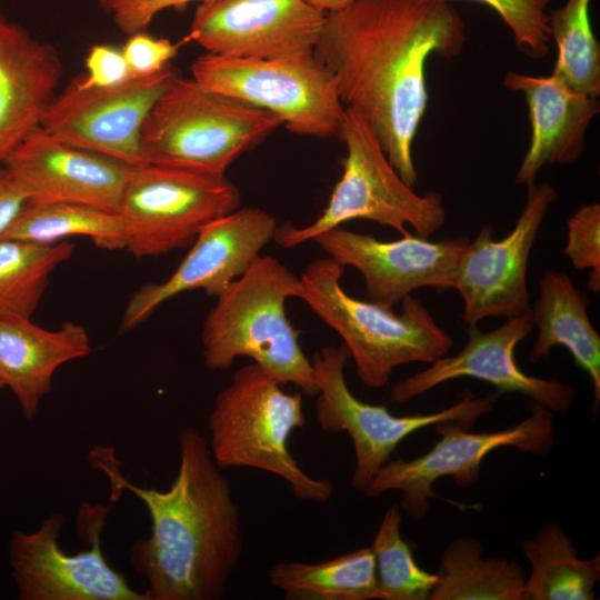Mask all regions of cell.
Masks as SVG:
<instances>
[{"instance_id":"7a4b0ae2","label":"cell","mask_w":600,"mask_h":600,"mask_svg":"<svg viewBox=\"0 0 600 600\" xmlns=\"http://www.w3.org/2000/svg\"><path fill=\"white\" fill-rule=\"evenodd\" d=\"M179 457L166 491L136 486L106 460L97 462L113 490L132 492L150 514V534L130 554L147 599L220 600L242 554L239 509L208 439L192 427L179 432Z\"/></svg>"},{"instance_id":"83f0119b","label":"cell","mask_w":600,"mask_h":600,"mask_svg":"<svg viewBox=\"0 0 600 600\" xmlns=\"http://www.w3.org/2000/svg\"><path fill=\"white\" fill-rule=\"evenodd\" d=\"M74 249L67 240L34 243L0 239V319H31L51 272L69 260Z\"/></svg>"},{"instance_id":"8d00e7d4","label":"cell","mask_w":600,"mask_h":600,"mask_svg":"<svg viewBox=\"0 0 600 600\" xmlns=\"http://www.w3.org/2000/svg\"><path fill=\"white\" fill-rule=\"evenodd\" d=\"M306 1L323 12H329V11H333V10H337L347 6L352 0H306Z\"/></svg>"},{"instance_id":"9a60e30c","label":"cell","mask_w":600,"mask_h":600,"mask_svg":"<svg viewBox=\"0 0 600 600\" xmlns=\"http://www.w3.org/2000/svg\"><path fill=\"white\" fill-rule=\"evenodd\" d=\"M174 76L169 66L157 74L107 88H82L73 80L56 94L40 127L73 146L139 166L144 163L142 126Z\"/></svg>"},{"instance_id":"5bb4252c","label":"cell","mask_w":600,"mask_h":600,"mask_svg":"<svg viewBox=\"0 0 600 600\" xmlns=\"http://www.w3.org/2000/svg\"><path fill=\"white\" fill-rule=\"evenodd\" d=\"M276 228L274 217L260 208H238L212 220L168 279L146 283L130 297L120 331L133 329L180 293L200 289L217 298L261 256Z\"/></svg>"},{"instance_id":"44dd1931","label":"cell","mask_w":600,"mask_h":600,"mask_svg":"<svg viewBox=\"0 0 600 600\" xmlns=\"http://www.w3.org/2000/svg\"><path fill=\"white\" fill-rule=\"evenodd\" d=\"M503 84L524 96L531 124L529 149L514 183L528 187L546 164H572L579 160L587 129L600 112L598 98L573 90L552 73L533 77L508 72Z\"/></svg>"},{"instance_id":"4fadbf2b","label":"cell","mask_w":600,"mask_h":600,"mask_svg":"<svg viewBox=\"0 0 600 600\" xmlns=\"http://www.w3.org/2000/svg\"><path fill=\"white\" fill-rule=\"evenodd\" d=\"M527 188L524 208L509 234L494 241L492 226L483 224L458 261L451 289L461 296L462 318L469 326L489 317L509 319L531 310L528 261L557 192L547 182Z\"/></svg>"},{"instance_id":"7c38bea8","label":"cell","mask_w":600,"mask_h":600,"mask_svg":"<svg viewBox=\"0 0 600 600\" xmlns=\"http://www.w3.org/2000/svg\"><path fill=\"white\" fill-rule=\"evenodd\" d=\"M456 421L434 424L440 439L424 454L411 460L398 458L384 463L362 492L376 498L387 491H400V508L414 520L427 514L429 499L437 498L432 484L451 477L460 487L479 478L482 460L493 450L514 447L533 454H546L553 446L551 411L537 406L530 417L518 424L493 432H471Z\"/></svg>"},{"instance_id":"30bf717a","label":"cell","mask_w":600,"mask_h":600,"mask_svg":"<svg viewBox=\"0 0 600 600\" xmlns=\"http://www.w3.org/2000/svg\"><path fill=\"white\" fill-rule=\"evenodd\" d=\"M349 358L343 343L327 346L313 354L311 363L319 387L317 421L327 432L349 434L356 453L350 484L359 491L390 460L391 453L408 436L443 421H456L471 428L494 407L500 396L493 392L476 397L466 392L454 404L437 412L394 416L384 406L366 403L352 394L344 377Z\"/></svg>"},{"instance_id":"ffe728a7","label":"cell","mask_w":600,"mask_h":600,"mask_svg":"<svg viewBox=\"0 0 600 600\" xmlns=\"http://www.w3.org/2000/svg\"><path fill=\"white\" fill-rule=\"evenodd\" d=\"M62 74L56 48L0 12V162L41 126Z\"/></svg>"},{"instance_id":"f1b7e54d","label":"cell","mask_w":600,"mask_h":600,"mask_svg":"<svg viewBox=\"0 0 600 600\" xmlns=\"http://www.w3.org/2000/svg\"><path fill=\"white\" fill-rule=\"evenodd\" d=\"M591 0H567L549 13L551 38L557 46L552 74L573 90L600 94V47L590 23Z\"/></svg>"},{"instance_id":"cb8c5ba5","label":"cell","mask_w":600,"mask_h":600,"mask_svg":"<svg viewBox=\"0 0 600 600\" xmlns=\"http://www.w3.org/2000/svg\"><path fill=\"white\" fill-rule=\"evenodd\" d=\"M530 564L524 600H593L600 579V554L580 559L568 533L556 523L543 524L521 542Z\"/></svg>"},{"instance_id":"d590c367","label":"cell","mask_w":600,"mask_h":600,"mask_svg":"<svg viewBox=\"0 0 600 600\" xmlns=\"http://www.w3.org/2000/svg\"><path fill=\"white\" fill-rule=\"evenodd\" d=\"M31 196L16 176L0 162V237L16 221Z\"/></svg>"},{"instance_id":"d6986e66","label":"cell","mask_w":600,"mask_h":600,"mask_svg":"<svg viewBox=\"0 0 600 600\" xmlns=\"http://www.w3.org/2000/svg\"><path fill=\"white\" fill-rule=\"evenodd\" d=\"M33 202H69L118 213L129 166L66 142L42 127L3 161Z\"/></svg>"},{"instance_id":"1f68e13d","label":"cell","mask_w":600,"mask_h":600,"mask_svg":"<svg viewBox=\"0 0 600 600\" xmlns=\"http://www.w3.org/2000/svg\"><path fill=\"white\" fill-rule=\"evenodd\" d=\"M564 254L577 270L590 269L588 287L600 291V204L581 206L568 220Z\"/></svg>"},{"instance_id":"d6a6232c","label":"cell","mask_w":600,"mask_h":600,"mask_svg":"<svg viewBox=\"0 0 600 600\" xmlns=\"http://www.w3.org/2000/svg\"><path fill=\"white\" fill-rule=\"evenodd\" d=\"M121 47L133 78L157 74L177 56L178 46L164 38H154L143 31L132 34Z\"/></svg>"},{"instance_id":"8fae6325","label":"cell","mask_w":600,"mask_h":600,"mask_svg":"<svg viewBox=\"0 0 600 600\" xmlns=\"http://www.w3.org/2000/svg\"><path fill=\"white\" fill-rule=\"evenodd\" d=\"M110 507L84 503L78 528L89 549L66 553L59 543L66 518L53 513L32 532L14 531L9 560L20 600H148L106 560L101 532Z\"/></svg>"},{"instance_id":"9c48e42d","label":"cell","mask_w":600,"mask_h":600,"mask_svg":"<svg viewBox=\"0 0 600 600\" xmlns=\"http://www.w3.org/2000/svg\"><path fill=\"white\" fill-rule=\"evenodd\" d=\"M239 206V189L226 176L132 166L118 210L124 249L142 259L187 247L206 224Z\"/></svg>"},{"instance_id":"603a6c76","label":"cell","mask_w":600,"mask_h":600,"mask_svg":"<svg viewBox=\"0 0 600 600\" xmlns=\"http://www.w3.org/2000/svg\"><path fill=\"white\" fill-rule=\"evenodd\" d=\"M531 317L538 334L530 362L547 358L556 346L566 347L591 379L596 413L600 403V336L588 316V298L564 271L548 270L539 280Z\"/></svg>"},{"instance_id":"f546056e","label":"cell","mask_w":600,"mask_h":600,"mask_svg":"<svg viewBox=\"0 0 600 600\" xmlns=\"http://www.w3.org/2000/svg\"><path fill=\"white\" fill-rule=\"evenodd\" d=\"M401 508L387 509L370 546L376 561V596L380 600H429L437 573L424 571L413 558L410 543L402 539Z\"/></svg>"},{"instance_id":"ba28073f","label":"cell","mask_w":600,"mask_h":600,"mask_svg":"<svg viewBox=\"0 0 600 600\" xmlns=\"http://www.w3.org/2000/svg\"><path fill=\"white\" fill-rule=\"evenodd\" d=\"M202 87L267 110L293 133L337 137L344 106L330 71L313 52L242 59L206 52L191 66Z\"/></svg>"},{"instance_id":"d4e9b609","label":"cell","mask_w":600,"mask_h":600,"mask_svg":"<svg viewBox=\"0 0 600 600\" xmlns=\"http://www.w3.org/2000/svg\"><path fill=\"white\" fill-rule=\"evenodd\" d=\"M429 600H524L527 574L516 561L484 558L481 541L460 537L443 550Z\"/></svg>"},{"instance_id":"e0dca14e","label":"cell","mask_w":600,"mask_h":600,"mask_svg":"<svg viewBox=\"0 0 600 600\" xmlns=\"http://www.w3.org/2000/svg\"><path fill=\"white\" fill-rule=\"evenodd\" d=\"M312 240L340 266L361 273L370 301L391 308L420 288L451 289L458 261L470 241L464 237L431 242L411 233L381 241L341 226Z\"/></svg>"},{"instance_id":"8992f818","label":"cell","mask_w":600,"mask_h":600,"mask_svg":"<svg viewBox=\"0 0 600 600\" xmlns=\"http://www.w3.org/2000/svg\"><path fill=\"white\" fill-rule=\"evenodd\" d=\"M254 362L233 373L208 416L209 449L217 466L253 468L282 478L304 501L330 500L331 482L307 474L288 449L291 433L306 426L301 392L288 393Z\"/></svg>"},{"instance_id":"4316f807","label":"cell","mask_w":600,"mask_h":600,"mask_svg":"<svg viewBox=\"0 0 600 600\" xmlns=\"http://www.w3.org/2000/svg\"><path fill=\"white\" fill-rule=\"evenodd\" d=\"M77 236L91 239L101 249H124L118 213L69 202H29L0 239L56 243Z\"/></svg>"},{"instance_id":"484cf974","label":"cell","mask_w":600,"mask_h":600,"mask_svg":"<svg viewBox=\"0 0 600 600\" xmlns=\"http://www.w3.org/2000/svg\"><path fill=\"white\" fill-rule=\"evenodd\" d=\"M288 600H370L376 596V561L370 547L318 562H278L268 572Z\"/></svg>"},{"instance_id":"52a82bcc","label":"cell","mask_w":600,"mask_h":600,"mask_svg":"<svg viewBox=\"0 0 600 600\" xmlns=\"http://www.w3.org/2000/svg\"><path fill=\"white\" fill-rule=\"evenodd\" d=\"M338 138L347 148L343 172L327 207L307 226H277L276 243L293 248L342 223L366 219L390 227L401 236L429 237L446 222L442 197L434 191L418 194L390 163L379 140L363 118L344 108Z\"/></svg>"},{"instance_id":"2e32d148","label":"cell","mask_w":600,"mask_h":600,"mask_svg":"<svg viewBox=\"0 0 600 600\" xmlns=\"http://www.w3.org/2000/svg\"><path fill=\"white\" fill-rule=\"evenodd\" d=\"M326 12L306 0H213L201 2L189 40L209 53L278 59L313 52Z\"/></svg>"},{"instance_id":"6da1fadb","label":"cell","mask_w":600,"mask_h":600,"mask_svg":"<svg viewBox=\"0 0 600 600\" xmlns=\"http://www.w3.org/2000/svg\"><path fill=\"white\" fill-rule=\"evenodd\" d=\"M464 40L449 2L352 0L326 12L313 53L344 108L363 118L410 187L418 182L412 143L428 106L427 60L457 56Z\"/></svg>"},{"instance_id":"836d02e7","label":"cell","mask_w":600,"mask_h":600,"mask_svg":"<svg viewBox=\"0 0 600 600\" xmlns=\"http://www.w3.org/2000/svg\"><path fill=\"white\" fill-rule=\"evenodd\" d=\"M86 73L74 79L82 88H107L122 84L132 77L121 48L94 44L86 58Z\"/></svg>"},{"instance_id":"ac0fdd59","label":"cell","mask_w":600,"mask_h":600,"mask_svg":"<svg viewBox=\"0 0 600 600\" xmlns=\"http://www.w3.org/2000/svg\"><path fill=\"white\" fill-rule=\"evenodd\" d=\"M533 329L531 310L509 318L488 332L476 324L468 328V341L454 356H443L424 370L396 382L390 400L402 404L430 391L441 383L458 378H474L496 387L499 393L514 392L531 399L551 412L570 410L574 390L554 379H542L524 373L517 364L514 350Z\"/></svg>"},{"instance_id":"7402d4cb","label":"cell","mask_w":600,"mask_h":600,"mask_svg":"<svg viewBox=\"0 0 600 600\" xmlns=\"http://www.w3.org/2000/svg\"><path fill=\"white\" fill-rule=\"evenodd\" d=\"M90 352L88 331L80 323L67 321L49 330L31 319H0V389L9 388L31 420L51 391L57 369Z\"/></svg>"},{"instance_id":"5b68a950","label":"cell","mask_w":600,"mask_h":600,"mask_svg":"<svg viewBox=\"0 0 600 600\" xmlns=\"http://www.w3.org/2000/svg\"><path fill=\"white\" fill-rule=\"evenodd\" d=\"M282 124L273 113L174 76L141 130L144 163L226 176L230 164Z\"/></svg>"},{"instance_id":"277c9868","label":"cell","mask_w":600,"mask_h":600,"mask_svg":"<svg viewBox=\"0 0 600 600\" xmlns=\"http://www.w3.org/2000/svg\"><path fill=\"white\" fill-rule=\"evenodd\" d=\"M342 273L343 267L330 257L313 260L299 277L298 298L340 336L362 383L381 388L397 367L431 363L449 353L452 338L419 299L407 296L396 313L348 294Z\"/></svg>"},{"instance_id":"3957f363","label":"cell","mask_w":600,"mask_h":600,"mask_svg":"<svg viewBox=\"0 0 600 600\" xmlns=\"http://www.w3.org/2000/svg\"><path fill=\"white\" fill-rule=\"evenodd\" d=\"M300 279L271 256H260L220 296L204 319L201 343L206 366L224 370L248 357L280 384L292 383L316 397L317 377L286 312L298 298Z\"/></svg>"},{"instance_id":"4dcf8cb0","label":"cell","mask_w":600,"mask_h":600,"mask_svg":"<svg viewBox=\"0 0 600 600\" xmlns=\"http://www.w3.org/2000/svg\"><path fill=\"white\" fill-rule=\"evenodd\" d=\"M449 2L451 0H426ZM493 9L509 27L518 49L531 59L549 51L551 32L547 7L551 0H472Z\"/></svg>"},{"instance_id":"74e56055","label":"cell","mask_w":600,"mask_h":600,"mask_svg":"<svg viewBox=\"0 0 600 600\" xmlns=\"http://www.w3.org/2000/svg\"><path fill=\"white\" fill-rule=\"evenodd\" d=\"M99 2V4L106 10V11H110L111 9V6L113 3L114 0H97Z\"/></svg>"},{"instance_id":"e575fe53","label":"cell","mask_w":600,"mask_h":600,"mask_svg":"<svg viewBox=\"0 0 600 600\" xmlns=\"http://www.w3.org/2000/svg\"><path fill=\"white\" fill-rule=\"evenodd\" d=\"M192 1L213 0H114L109 12L122 32L132 34L143 31L162 10L182 7Z\"/></svg>"}]
</instances>
